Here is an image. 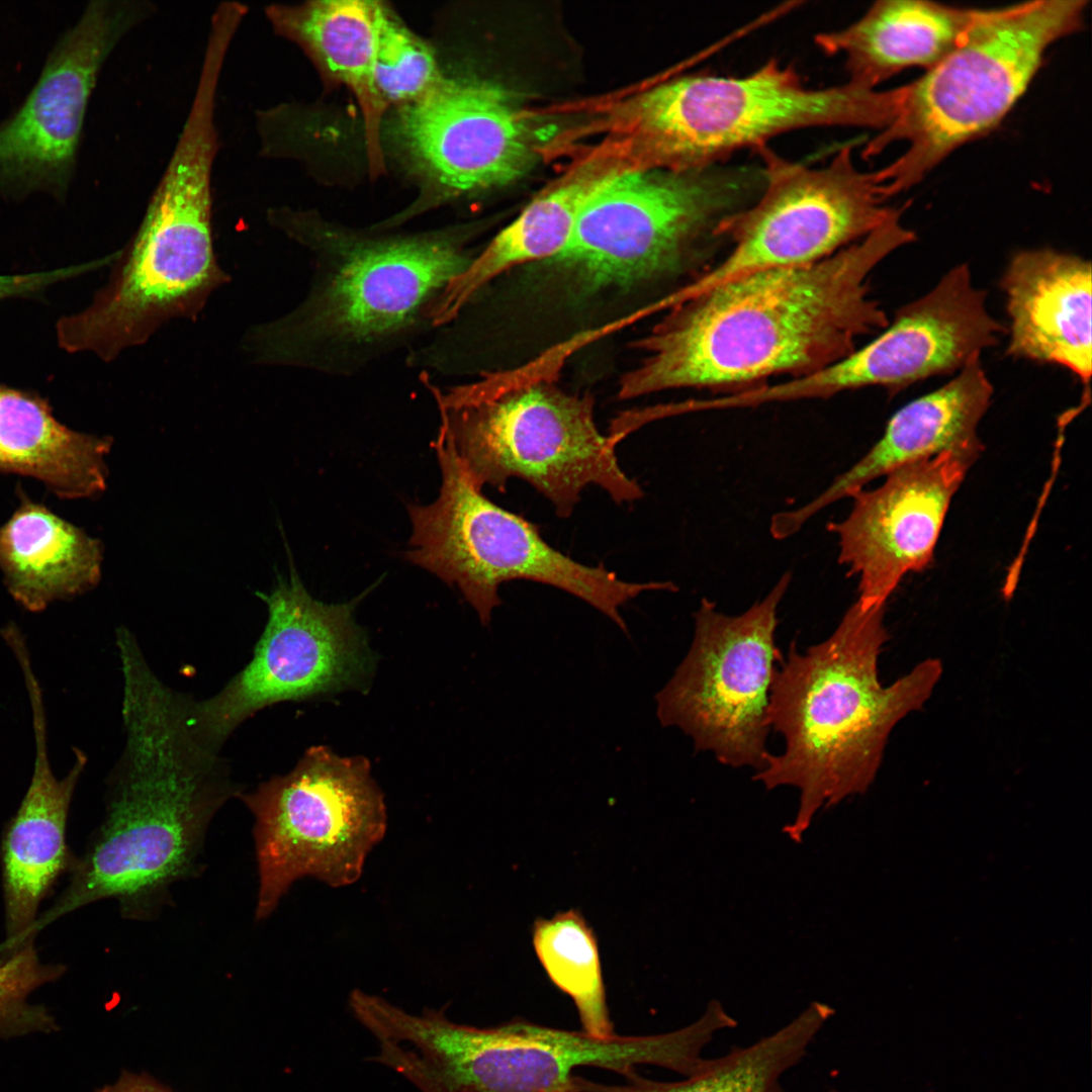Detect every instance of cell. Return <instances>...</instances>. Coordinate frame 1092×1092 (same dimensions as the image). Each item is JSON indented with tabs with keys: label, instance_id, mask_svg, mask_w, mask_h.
I'll use <instances>...</instances> for the list:
<instances>
[{
	"label": "cell",
	"instance_id": "obj_1",
	"mask_svg": "<svg viewBox=\"0 0 1092 1092\" xmlns=\"http://www.w3.org/2000/svg\"><path fill=\"white\" fill-rule=\"evenodd\" d=\"M903 210L822 260L753 273L671 307L640 341L645 357L620 379L618 397L676 388L732 393L848 355L858 338L889 325L868 278L916 240L901 222Z\"/></svg>",
	"mask_w": 1092,
	"mask_h": 1092
},
{
	"label": "cell",
	"instance_id": "obj_2",
	"mask_svg": "<svg viewBox=\"0 0 1092 1092\" xmlns=\"http://www.w3.org/2000/svg\"><path fill=\"white\" fill-rule=\"evenodd\" d=\"M125 745L109 778L105 815L71 879L28 938L88 904L115 899L121 916L151 921L177 882L202 872L210 822L242 788L187 720L188 698L168 688L141 649L120 653Z\"/></svg>",
	"mask_w": 1092,
	"mask_h": 1092
},
{
	"label": "cell",
	"instance_id": "obj_3",
	"mask_svg": "<svg viewBox=\"0 0 1092 1092\" xmlns=\"http://www.w3.org/2000/svg\"><path fill=\"white\" fill-rule=\"evenodd\" d=\"M268 220L308 252L311 276L302 300L254 328L248 348L261 363L334 377L356 376L425 339L443 291L478 253L465 225L355 229L287 208L268 210Z\"/></svg>",
	"mask_w": 1092,
	"mask_h": 1092
},
{
	"label": "cell",
	"instance_id": "obj_4",
	"mask_svg": "<svg viewBox=\"0 0 1092 1092\" xmlns=\"http://www.w3.org/2000/svg\"><path fill=\"white\" fill-rule=\"evenodd\" d=\"M884 617L885 606L855 601L827 639L801 653L792 641L775 669L767 721L784 737L785 749L769 753L753 780L766 790L799 789L796 818L784 827L795 842L823 805L867 792L890 733L923 707L942 675L940 660L926 658L883 686L878 660L889 640Z\"/></svg>",
	"mask_w": 1092,
	"mask_h": 1092
},
{
	"label": "cell",
	"instance_id": "obj_5",
	"mask_svg": "<svg viewBox=\"0 0 1092 1092\" xmlns=\"http://www.w3.org/2000/svg\"><path fill=\"white\" fill-rule=\"evenodd\" d=\"M215 104L192 100L167 167L109 283L89 307L64 316L58 342L103 360L145 343L162 325L194 316L226 282L212 245L211 175L218 151Z\"/></svg>",
	"mask_w": 1092,
	"mask_h": 1092
},
{
	"label": "cell",
	"instance_id": "obj_6",
	"mask_svg": "<svg viewBox=\"0 0 1092 1092\" xmlns=\"http://www.w3.org/2000/svg\"><path fill=\"white\" fill-rule=\"evenodd\" d=\"M420 381L477 488L505 491L509 479H523L559 518L572 514L592 484L617 504L642 497L640 484L619 465L620 437L599 431L592 396L567 393L550 380L508 381L494 374L446 386Z\"/></svg>",
	"mask_w": 1092,
	"mask_h": 1092
},
{
	"label": "cell",
	"instance_id": "obj_7",
	"mask_svg": "<svg viewBox=\"0 0 1092 1092\" xmlns=\"http://www.w3.org/2000/svg\"><path fill=\"white\" fill-rule=\"evenodd\" d=\"M711 1036L700 1019L661 1034L599 1037L521 1018L480 1028L428 1009L396 1017L386 1063L422 1092H581L580 1067L628 1077L653 1065L692 1076L706 1062L701 1054Z\"/></svg>",
	"mask_w": 1092,
	"mask_h": 1092
},
{
	"label": "cell",
	"instance_id": "obj_8",
	"mask_svg": "<svg viewBox=\"0 0 1092 1092\" xmlns=\"http://www.w3.org/2000/svg\"><path fill=\"white\" fill-rule=\"evenodd\" d=\"M1085 0H1034L980 9L942 61L905 85L895 121L861 151L894 142L906 152L879 170L891 197L921 182L961 146L994 129L1027 90L1048 49L1083 24Z\"/></svg>",
	"mask_w": 1092,
	"mask_h": 1092
},
{
	"label": "cell",
	"instance_id": "obj_9",
	"mask_svg": "<svg viewBox=\"0 0 1092 1092\" xmlns=\"http://www.w3.org/2000/svg\"><path fill=\"white\" fill-rule=\"evenodd\" d=\"M903 86L868 89L845 82L805 84L792 65L770 59L742 77L694 74L661 83L625 105L627 121L669 169L726 163L734 153L811 127H889Z\"/></svg>",
	"mask_w": 1092,
	"mask_h": 1092
},
{
	"label": "cell",
	"instance_id": "obj_10",
	"mask_svg": "<svg viewBox=\"0 0 1092 1092\" xmlns=\"http://www.w3.org/2000/svg\"><path fill=\"white\" fill-rule=\"evenodd\" d=\"M435 448L442 471L439 497L408 505L413 525L407 560L456 585L487 625L502 604L498 587L527 579L557 587L610 618L625 634L620 608L661 581L630 582L603 565L589 566L551 547L538 527L486 498L461 465L448 435L439 430Z\"/></svg>",
	"mask_w": 1092,
	"mask_h": 1092
},
{
	"label": "cell",
	"instance_id": "obj_11",
	"mask_svg": "<svg viewBox=\"0 0 1092 1092\" xmlns=\"http://www.w3.org/2000/svg\"><path fill=\"white\" fill-rule=\"evenodd\" d=\"M764 179L761 165L617 169L588 196L554 259L597 288L663 275L700 235L751 203Z\"/></svg>",
	"mask_w": 1092,
	"mask_h": 1092
},
{
	"label": "cell",
	"instance_id": "obj_12",
	"mask_svg": "<svg viewBox=\"0 0 1092 1092\" xmlns=\"http://www.w3.org/2000/svg\"><path fill=\"white\" fill-rule=\"evenodd\" d=\"M239 798L254 816L256 920L269 917L303 878L356 883L387 828L383 793L364 756L310 747L296 766Z\"/></svg>",
	"mask_w": 1092,
	"mask_h": 1092
},
{
	"label": "cell",
	"instance_id": "obj_13",
	"mask_svg": "<svg viewBox=\"0 0 1092 1092\" xmlns=\"http://www.w3.org/2000/svg\"><path fill=\"white\" fill-rule=\"evenodd\" d=\"M852 151V144L845 145L817 168L789 161L767 146L755 151L765 177L761 192L713 231L732 243L731 252L670 294L671 302L753 273L822 260L884 223L896 208L885 205L890 197L879 172L858 170Z\"/></svg>",
	"mask_w": 1092,
	"mask_h": 1092
},
{
	"label": "cell",
	"instance_id": "obj_14",
	"mask_svg": "<svg viewBox=\"0 0 1092 1092\" xmlns=\"http://www.w3.org/2000/svg\"><path fill=\"white\" fill-rule=\"evenodd\" d=\"M791 580L785 572L739 615L702 599L691 647L655 696L660 724L680 729L696 751L712 752L725 765L758 771L769 754V689L782 660L775 642L778 609Z\"/></svg>",
	"mask_w": 1092,
	"mask_h": 1092
},
{
	"label": "cell",
	"instance_id": "obj_15",
	"mask_svg": "<svg viewBox=\"0 0 1092 1092\" xmlns=\"http://www.w3.org/2000/svg\"><path fill=\"white\" fill-rule=\"evenodd\" d=\"M290 566L288 579L279 576L270 593H257L268 619L250 663L215 696L188 700L191 729L215 750L265 707L363 689L372 677L374 655L353 617L358 599L317 601Z\"/></svg>",
	"mask_w": 1092,
	"mask_h": 1092
},
{
	"label": "cell",
	"instance_id": "obj_16",
	"mask_svg": "<svg viewBox=\"0 0 1092 1092\" xmlns=\"http://www.w3.org/2000/svg\"><path fill=\"white\" fill-rule=\"evenodd\" d=\"M156 10L147 0H93L58 35L23 101L0 120L1 199L38 194L66 200L100 73L120 41Z\"/></svg>",
	"mask_w": 1092,
	"mask_h": 1092
},
{
	"label": "cell",
	"instance_id": "obj_17",
	"mask_svg": "<svg viewBox=\"0 0 1092 1092\" xmlns=\"http://www.w3.org/2000/svg\"><path fill=\"white\" fill-rule=\"evenodd\" d=\"M402 105L395 135L412 163L437 185L432 206L510 183L533 162L526 114L492 82L440 77Z\"/></svg>",
	"mask_w": 1092,
	"mask_h": 1092
},
{
	"label": "cell",
	"instance_id": "obj_18",
	"mask_svg": "<svg viewBox=\"0 0 1092 1092\" xmlns=\"http://www.w3.org/2000/svg\"><path fill=\"white\" fill-rule=\"evenodd\" d=\"M983 448L979 441L903 465L854 493L849 513L827 525L862 606H885L906 574L930 565L952 497Z\"/></svg>",
	"mask_w": 1092,
	"mask_h": 1092
},
{
	"label": "cell",
	"instance_id": "obj_19",
	"mask_svg": "<svg viewBox=\"0 0 1092 1092\" xmlns=\"http://www.w3.org/2000/svg\"><path fill=\"white\" fill-rule=\"evenodd\" d=\"M21 672L31 708L35 757L28 789L2 837L6 937L0 943L1 958L25 944L39 904L59 878L76 864L66 828L70 804L87 762L86 755L76 750L68 774L62 779L54 775L42 690L33 667L25 666Z\"/></svg>",
	"mask_w": 1092,
	"mask_h": 1092
},
{
	"label": "cell",
	"instance_id": "obj_20",
	"mask_svg": "<svg viewBox=\"0 0 1092 1092\" xmlns=\"http://www.w3.org/2000/svg\"><path fill=\"white\" fill-rule=\"evenodd\" d=\"M993 391L981 355L972 357L948 382L899 408L873 447L818 495L776 513L771 536L783 540L795 535L823 509L903 465L981 441L977 429Z\"/></svg>",
	"mask_w": 1092,
	"mask_h": 1092
},
{
	"label": "cell",
	"instance_id": "obj_21",
	"mask_svg": "<svg viewBox=\"0 0 1092 1092\" xmlns=\"http://www.w3.org/2000/svg\"><path fill=\"white\" fill-rule=\"evenodd\" d=\"M1091 263L1053 249L1014 253L1002 276L1010 324L1007 354L1061 365L1089 390Z\"/></svg>",
	"mask_w": 1092,
	"mask_h": 1092
},
{
	"label": "cell",
	"instance_id": "obj_22",
	"mask_svg": "<svg viewBox=\"0 0 1092 1092\" xmlns=\"http://www.w3.org/2000/svg\"><path fill=\"white\" fill-rule=\"evenodd\" d=\"M979 11L924 0H879L847 26L817 33L814 42L827 56L843 57L847 82L877 89L905 69L937 65Z\"/></svg>",
	"mask_w": 1092,
	"mask_h": 1092
},
{
	"label": "cell",
	"instance_id": "obj_23",
	"mask_svg": "<svg viewBox=\"0 0 1092 1092\" xmlns=\"http://www.w3.org/2000/svg\"><path fill=\"white\" fill-rule=\"evenodd\" d=\"M102 545L41 504L22 502L0 527V568L13 599L30 612L94 587Z\"/></svg>",
	"mask_w": 1092,
	"mask_h": 1092
},
{
	"label": "cell",
	"instance_id": "obj_24",
	"mask_svg": "<svg viewBox=\"0 0 1092 1092\" xmlns=\"http://www.w3.org/2000/svg\"><path fill=\"white\" fill-rule=\"evenodd\" d=\"M111 446L110 437L61 424L46 399L0 384V472L36 478L62 497H88L106 487Z\"/></svg>",
	"mask_w": 1092,
	"mask_h": 1092
},
{
	"label": "cell",
	"instance_id": "obj_25",
	"mask_svg": "<svg viewBox=\"0 0 1092 1092\" xmlns=\"http://www.w3.org/2000/svg\"><path fill=\"white\" fill-rule=\"evenodd\" d=\"M617 169L588 164L534 198L447 285L434 309V327L446 324L471 296L505 272L557 257L567 246L588 196Z\"/></svg>",
	"mask_w": 1092,
	"mask_h": 1092
},
{
	"label": "cell",
	"instance_id": "obj_26",
	"mask_svg": "<svg viewBox=\"0 0 1092 1092\" xmlns=\"http://www.w3.org/2000/svg\"><path fill=\"white\" fill-rule=\"evenodd\" d=\"M378 6L374 1L330 0L265 7L276 33L299 44L355 94L365 117L373 167L380 165L378 129L384 108L372 78Z\"/></svg>",
	"mask_w": 1092,
	"mask_h": 1092
},
{
	"label": "cell",
	"instance_id": "obj_27",
	"mask_svg": "<svg viewBox=\"0 0 1092 1092\" xmlns=\"http://www.w3.org/2000/svg\"><path fill=\"white\" fill-rule=\"evenodd\" d=\"M834 1014L826 1003L812 1002L787 1025L757 1042L737 1048L686 1079L660 1082L634 1073L622 1085L576 1077L581 1092H782V1074L796 1065L809 1043Z\"/></svg>",
	"mask_w": 1092,
	"mask_h": 1092
},
{
	"label": "cell",
	"instance_id": "obj_28",
	"mask_svg": "<svg viewBox=\"0 0 1092 1092\" xmlns=\"http://www.w3.org/2000/svg\"><path fill=\"white\" fill-rule=\"evenodd\" d=\"M535 953L550 981L568 995L583 1031L599 1037L614 1035L607 1005L595 932L577 909L534 921Z\"/></svg>",
	"mask_w": 1092,
	"mask_h": 1092
},
{
	"label": "cell",
	"instance_id": "obj_29",
	"mask_svg": "<svg viewBox=\"0 0 1092 1092\" xmlns=\"http://www.w3.org/2000/svg\"><path fill=\"white\" fill-rule=\"evenodd\" d=\"M440 77L431 49L379 3L372 78L383 105L411 102Z\"/></svg>",
	"mask_w": 1092,
	"mask_h": 1092
},
{
	"label": "cell",
	"instance_id": "obj_30",
	"mask_svg": "<svg viewBox=\"0 0 1092 1092\" xmlns=\"http://www.w3.org/2000/svg\"><path fill=\"white\" fill-rule=\"evenodd\" d=\"M64 973V966L44 964L39 960L33 940L0 959V1037L58 1029L50 1011L42 1005L30 1004L27 998Z\"/></svg>",
	"mask_w": 1092,
	"mask_h": 1092
},
{
	"label": "cell",
	"instance_id": "obj_31",
	"mask_svg": "<svg viewBox=\"0 0 1092 1092\" xmlns=\"http://www.w3.org/2000/svg\"><path fill=\"white\" fill-rule=\"evenodd\" d=\"M86 272L81 264L50 271L16 275H0V300L37 293L57 282Z\"/></svg>",
	"mask_w": 1092,
	"mask_h": 1092
},
{
	"label": "cell",
	"instance_id": "obj_32",
	"mask_svg": "<svg viewBox=\"0 0 1092 1092\" xmlns=\"http://www.w3.org/2000/svg\"><path fill=\"white\" fill-rule=\"evenodd\" d=\"M96 1092H173L148 1074H132L123 1071L119 1079L111 1085L103 1086Z\"/></svg>",
	"mask_w": 1092,
	"mask_h": 1092
},
{
	"label": "cell",
	"instance_id": "obj_33",
	"mask_svg": "<svg viewBox=\"0 0 1092 1092\" xmlns=\"http://www.w3.org/2000/svg\"><path fill=\"white\" fill-rule=\"evenodd\" d=\"M831 1092H837V1091H831Z\"/></svg>",
	"mask_w": 1092,
	"mask_h": 1092
}]
</instances>
